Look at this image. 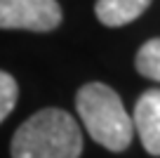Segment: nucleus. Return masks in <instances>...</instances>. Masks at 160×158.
Here are the masks:
<instances>
[{
  "label": "nucleus",
  "mask_w": 160,
  "mask_h": 158,
  "mask_svg": "<svg viewBox=\"0 0 160 158\" xmlns=\"http://www.w3.org/2000/svg\"><path fill=\"white\" fill-rule=\"evenodd\" d=\"M137 134L151 156H160V90H146L134 106L132 116Z\"/></svg>",
  "instance_id": "nucleus-4"
},
{
  "label": "nucleus",
  "mask_w": 160,
  "mask_h": 158,
  "mask_svg": "<svg viewBox=\"0 0 160 158\" xmlns=\"http://www.w3.org/2000/svg\"><path fill=\"white\" fill-rule=\"evenodd\" d=\"M80 128L61 109L38 111L12 137V158H80Z\"/></svg>",
  "instance_id": "nucleus-1"
},
{
  "label": "nucleus",
  "mask_w": 160,
  "mask_h": 158,
  "mask_svg": "<svg viewBox=\"0 0 160 158\" xmlns=\"http://www.w3.org/2000/svg\"><path fill=\"white\" fill-rule=\"evenodd\" d=\"M61 24L57 0H0V29L54 31Z\"/></svg>",
  "instance_id": "nucleus-3"
},
{
  "label": "nucleus",
  "mask_w": 160,
  "mask_h": 158,
  "mask_svg": "<svg viewBox=\"0 0 160 158\" xmlns=\"http://www.w3.org/2000/svg\"><path fill=\"white\" fill-rule=\"evenodd\" d=\"M75 109L85 130L108 151H125L132 142L134 125L118 92L104 83H87L75 94Z\"/></svg>",
  "instance_id": "nucleus-2"
},
{
  "label": "nucleus",
  "mask_w": 160,
  "mask_h": 158,
  "mask_svg": "<svg viewBox=\"0 0 160 158\" xmlns=\"http://www.w3.org/2000/svg\"><path fill=\"white\" fill-rule=\"evenodd\" d=\"M17 97H19L17 80L10 73L0 71V123L12 113V109H14V104H17Z\"/></svg>",
  "instance_id": "nucleus-7"
},
{
  "label": "nucleus",
  "mask_w": 160,
  "mask_h": 158,
  "mask_svg": "<svg viewBox=\"0 0 160 158\" xmlns=\"http://www.w3.org/2000/svg\"><path fill=\"white\" fill-rule=\"evenodd\" d=\"M151 0H97L94 12L104 26H125L146 12Z\"/></svg>",
  "instance_id": "nucleus-5"
},
{
  "label": "nucleus",
  "mask_w": 160,
  "mask_h": 158,
  "mask_svg": "<svg viewBox=\"0 0 160 158\" xmlns=\"http://www.w3.org/2000/svg\"><path fill=\"white\" fill-rule=\"evenodd\" d=\"M137 71L148 80H158L160 83V38H153L144 43L137 52Z\"/></svg>",
  "instance_id": "nucleus-6"
}]
</instances>
